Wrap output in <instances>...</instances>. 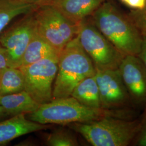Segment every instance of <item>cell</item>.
I'll return each mask as SVG.
<instances>
[{
    "label": "cell",
    "instance_id": "cell-23",
    "mask_svg": "<svg viewBox=\"0 0 146 146\" xmlns=\"http://www.w3.org/2000/svg\"><path fill=\"white\" fill-rule=\"evenodd\" d=\"M142 43L141 46V51L139 53L138 57L143 63L146 69V33H142Z\"/></svg>",
    "mask_w": 146,
    "mask_h": 146
},
{
    "label": "cell",
    "instance_id": "cell-9",
    "mask_svg": "<svg viewBox=\"0 0 146 146\" xmlns=\"http://www.w3.org/2000/svg\"><path fill=\"white\" fill-rule=\"evenodd\" d=\"M94 76L102 108L118 110L131 101L119 69L96 70Z\"/></svg>",
    "mask_w": 146,
    "mask_h": 146
},
{
    "label": "cell",
    "instance_id": "cell-13",
    "mask_svg": "<svg viewBox=\"0 0 146 146\" xmlns=\"http://www.w3.org/2000/svg\"><path fill=\"white\" fill-rule=\"evenodd\" d=\"M0 106L8 115L29 114L37 110L40 104L33 99L25 90L20 92L0 96Z\"/></svg>",
    "mask_w": 146,
    "mask_h": 146
},
{
    "label": "cell",
    "instance_id": "cell-27",
    "mask_svg": "<svg viewBox=\"0 0 146 146\" xmlns=\"http://www.w3.org/2000/svg\"><path fill=\"white\" fill-rule=\"evenodd\" d=\"M1 72H0V73H1Z\"/></svg>",
    "mask_w": 146,
    "mask_h": 146
},
{
    "label": "cell",
    "instance_id": "cell-5",
    "mask_svg": "<svg viewBox=\"0 0 146 146\" xmlns=\"http://www.w3.org/2000/svg\"><path fill=\"white\" fill-rule=\"evenodd\" d=\"M77 36L96 70L117 69L125 55L119 51L95 25L84 20L78 25Z\"/></svg>",
    "mask_w": 146,
    "mask_h": 146
},
{
    "label": "cell",
    "instance_id": "cell-6",
    "mask_svg": "<svg viewBox=\"0 0 146 146\" xmlns=\"http://www.w3.org/2000/svg\"><path fill=\"white\" fill-rule=\"evenodd\" d=\"M34 11L37 31L58 52L77 36L79 24L68 20L57 9L46 4Z\"/></svg>",
    "mask_w": 146,
    "mask_h": 146
},
{
    "label": "cell",
    "instance_id": "cell-25",
    "mask_svg": "<svg viewBox=\"0 0 146 146\" xmlns=\"http://www.w3.org/2000/svg\"><path fill=\"white\" fill-rule=\"evenodd\" d=\"M7 116L8 115L5 112V110H4V108L2 106H0V119Z\"/></svg>",
    "mask_w": 146,
    "mask_h": 146
},
{
    "label": "cell",
    "instance_id": "cell-19",
    "mask_svg": "<svg viewBox=\"0 0 146 146\" xmlns=\"http://www.w3.org/2000/svg\"><path fill=\"white\" fill-rule=\"evenodd\" d=\"M132 143L135 146H146V116L141 121L140 129Z\"/></svg>",
    "mask_w": 146,
    "mask_h": 146
},
{
    "label": "cell",
    "instance_id": "cell-22",
    "mask_svg": "<svg viewBox=\"0 0 146 146\" xmlns=\"http://www.w3.org/2000/svg\"><path fill=\"white\" fill-rule=\"evenodd\" d=\"M125 5L131 8L142 11L146 6V0H127Z\"/></svg>",
    "mask_w": 146,
    "mask_h": 146
},
{
    "label": "cell",
    "instance_id": "cell-16",
    "mask_svg": "<svg viewBox=\"0 0 146 146\" xmlns=\"http://www.w3.org/2000/svg\"><path fill=\"white\" fill-rule=\"evenodd\" d=\"M39 7L21 0H0V34L15 17L36 11Z\"/></svg>",
    "mask_w": 146,
    "mask_h": 146
},
{
    "label": "cell",
    "instance_id": "cell-4",
    "mask_svg": "<svg viewBox=\"0 0 146 146\" xmlns=\"http://www.w3.org/2000/svg\"><path fill=\"white\" fill-rule=\"evenodd\" d=\"M140 125L139 120L115 116L68 125L94 146H128L135 138Z\"/></svg>",
    "mask_w": 146,
    "mask_h": 146
},
{
    "label": "cell",
    "instance_id": "cell-26",
    "mask_svg": "<svg viewBox=\"0 0 146 146\" xmlns=\"http://www.w3.org/2000/svg\"><path fill=\"white\" fill-rule=\"evenodd\" d=\"M123 3H125H125H126V2L127 1V0H121Z\"/></svg>",
    "mask_w": 146,
    "mask_h": 146
},
{
    "label": "cell",
    "instance_id": "cell-1",
    "mask_svg": "<svg viewBox=\"0 0 146 146\" xmlns=\"http://www.w3.org/2000/svg\"><path fill=\"white\" fill-rule=\"evenodd\" d=\"M93 16L94 25L119 51L125 56L139 55L142 34L133 22L106 1L94 11Z\"/></svg>",
    "mask_w": 146,
    "mask_h": 146
},
{
    "label": "cell",
    "instance_id": "cell-17",
    "mask_svg": "<svg viewBox=\"0 0 146 146\" xmlns=\"http://www.w3.org/2000/svg\"><path fill=\"white\" fill-rule=\"evenodd\" d=\"M25 90V79L21 69L8 67L0 73V96Z\"/></svg>",
    "mask_w": 146,
    "mask_h": 146
},
{
    "label": "cell",
    "instance_id": "cell-7",
    "mask_svg": "<svg viewBox=\"0 0 146 146\" xmlns=\"http://www.w3.org/2000/svg\"><path fill=\"white\" fill-rule=\"evenodd\" d=\"M58 57H49L21 66L25 79V90L40 105L53 100V83L58 70Z\"/></svg>",
    "mask_w": 146,
    "mask_h": 146
},
{
    "label": "cell",
    "instance_id": "cell-20",
    "mask_svg": "<svg viewBox=\"0 0 146 146\" xmlns=\"http://www.w3.org/2000/svg\"><path fill=\"white\" fill-rule=\"evenodd\" d=\"M142 10H143L142 14L136 16L133 22L141 32L146 33V6Z\"/></svg>",
    "mask_w": 146,
    "mask_h": 146
},
{
    "label": "cell",
    "instance_id": "cell-15",
    "mask_svg": "<svg viewBox=\"0 0 146 146\" xmlns=\"http://www.w3.org/2000/svg\"><path fill=\"white\" fill-rule=\"evenodd\" d=\"M71 96L84 106L93 108H102L99 89L95 76L84 78L74 89Z\"/></svg>",
    "mask_w": 146,
    "mask_h": 146
},
{
    "label": "cell",
    "instance_id": "cell-18",
    "mask_svg": "<svg viewBox=\"0 0 146 146\" xmlns=\"http://www.w3.org/2000/svg\"><path fill=\"white\" fill-rule=\"evenodd\" d=\"M46 143L48 146H75L78 143L73 133L66 129H58L48 136Z\"/></svg>",
    "mask_w": 146,
    "mask_h": 146
},
{
    "label": "cell",
    "instance_id": "cell-10",
    "mask_svg": "<svg viewBox=\"0 0 146 146\" xmlns=\"http://www.w3.org/2000/svg\"><path fill=\"white\" fill-rule=\"evenodd\" d=\"M119 70L131 100L137 104H146V69L140 58L125 55Z\"/></svg>",
    "mask_w": 146,
    "mask_h": 146
},
{
    "label": "cell",
    "instance_id": "cell-12",
    "mask_svg": "<svg viewBox=\"0 0 146 146\" xmlns=\"http://www.w3.org/2000/svg\"><path fill=\"white\" fill-rule=\"evenodd\" d=\"M105 1L52 0L47 4L55 7L70 21L79 24L87 16L93 14Z\"/></svg>",
    "mask_w": 146,
    "mask_h": 146
},
{
    "label": "cell",
    "instance_id": "cell-3",
    "mask_svg": "<svg viewBox=\"0 0 146 146\" xmlns=\"http://www.w3.org/2000/svg\"><path fill=\"white\" fill-rule=\"evenodd\" d=\"M95 73L94 63L76 36L60 52L58 72L53 85V99L70 96L77 84Z\"/></svg>",
    "mask_w": 146,
    "mask_h": 146
},
{
    "label": "cell",
    "instance_id": "cell-2",
    "mask_svg": "<svg viewBox=\"0 0 146 146\" xmlns=\"http://www.w3.org/2000/svg\"><path fill=\"white\" fill-rule=\"evenodd\" d=\"M121 110L93 108L81 104L72 96L53 99L42 104L28 115V119L43 125H67L99 120L106 116L125 118Z\"/></svg>",
    "mask_w": 146,
    "mask_h": 146
},
{
    "label": "cell",
    "instance_id": "cell-14",
    "mask_svg": "<svg viewBox=\"0 0 146 146\" xmlns=\"http://www.w3.org/2000/svg\"><path fill=\"white\" fill-rule=\"evenodd\" d=\"M59 54V52L38 33L36 28L23 54L20 67L26 66L46 58L58 57Z\"/></svg>",
    "mask_w": 146,
    "mask_h": 146
},
{
    "label": "cell",
    "instance_id": "cell-11",
    "mask_svg": "<svg viewBox=\"0 0 146 146\" xmlns=\"http://www.w3.org/2000/svg\"><path fill=\"white\" fill-rule=\"evenodd\" d=\"M26 114L13 116L9 119L0 122V146L7 145L21 136L46 129L47 125H43L28 119Z\"/></svg>",
    "mask_w": 146,
    "mask_h": 146
},
{
    "label": "cell",
    "instance_id": "cell-21",
    "mask_svg": "<svg viewBox=\"0 0 146 146\" xmlns=\"http://www.w3.org/2000/svg\"><path fill=\"white\" fill-rule=\"evenodd\" d=\"M8 67L11 66L8 52L5 48L0 44V72Z\"/></svg>",
    "mask_w": 146,
    "mask_h": 146
},
{
    "label": "cell",
    "instance_id": "cell-24",
    "mask_svg": "<svg viewBox=\"0 0 146 146\" xmlns=\"http://www.w3.org/2000/svg\"><path fill=\"white\" fill-rule=\"evenodd\" d=\"M23 2L31 3L34 5L41 6L42 5H44L46 4L51 1L52 0H21Z\"/></svg>",
    "mask_w": 146,
    "mask_h": 146
},
{
    "label": "cell",
    "instance_id": "cell-8",
    "mask_svg": "<svg viewBox=\"0 0 146 146\" xmlns=\"http://www.w3.org/2000/svg\"><path fill=\"white\" fill-rule=\"evenodd\" d=\"M35 11L0 34V44L8 52L11 67L21 66L23 54L36 31Z\"/></svg>",
    "mask_w": 146,
    "mask_h": 146
}]
</instances>
